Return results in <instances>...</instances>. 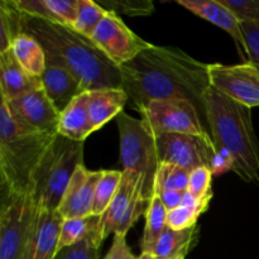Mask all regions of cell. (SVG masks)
I'll return each mask as SVG.
<instances>
[{
    "label": "cell",
    "mask_w": 259,
    "mask_h": 259,
    "mask_svg": "<svg viewBox=\"0 0 259 259\" xmlns=\"http://www.w3.org/2000/svg\"><path fill=\"white\" fill-rule=\"evenodd\" d=\"M120 75L121 88L137 110L154 100H187L199 109L205 120L209 65L180 48L153 45L120 66Z\"/></svg>",
    "instance_id": "6da1fadb"
},
{
    "label": "cell",
    "mask_w": 259,
    "mask_h": 259,
    "mask_svg": "<svg viewBox=\"0 0 259 259\" xmlns=\"http://www.w3.org/2000/svg\"><path fill=\"white\" fill-rule=\"evenodd\" d=\"M20 14L23 33L34 37L46 55L67 66L86 93L98 89H123L120 67L111 62L93 40L81 35L72 27Z\"/></svg>",
    "instance_id": "7a4b0ae2"
},
{
    "label": "cell",
    "mask_w": 259,
    "mask_h": 259,
    "mask_svg": "<svg viewBox=\"0 0 259 259\" xmlns=\"http://www.w3.org/2000/svg\"><path fill=\"white\" fill-rule=\"evenodd\" d=\"M205 120L217 149H224L235 162L243 181L259 185V141L252 109L210 86L204 95Z\"/></svg>",
    "instance_id": "3957f363"
},
{
    "label": "cell",
    "mask_w": 259,
    "mask_h": 259,
    "mask_svg": "<svg viewBox=\"0 0 259 259\" xmlns=\"http://www.w3.org/2000/svg\"><path fill=\"white\" fill-rule=\"evenodd\" d=\"M56 136L20 125L2 100L0 108V176L5 195L30 191L33 175Z\"/></svg>",
    "instance_id": "277c9868"
},
{
    "label": "cell",
    "mask_w": 259,
    "mask_h": 259,
    "mask_svg": "<svg viewBox=\"0 0 259 259\" xmlns=\"http://www.w3.org/2000/svg\"><path fill=\"white\" fill-rule=\"evenodd\" d=\"M82 161L83 142L71 141L57 134L33 175L29 192L35 205L57 211L66 189L77 167L83 164Z\"/></svg>",
    "instance_id": "5b68a950"
},
{
    "label": "cell",
    "mask_w": 259,
    "mask_h": 259,
    "mask_svg": "<svg viewBox=\"0 0 259 259\" xmlns=\"http://www.w3.org/2000/svg\"><path fill=\"white\" fill-rule=\"evenodd\" d=\"M120 138V161L123 171L136 172L143 179L144 199L149 201L153 195L154 177L158 168V159L154 148V137L143 125L141 119H136L121 111L116 116Z\"/></svg>",
    "instance_id": "8992f818"
},
{
    "label": "cell",
    "mask_w": 259,
    "mask_h": 259,
    "mask_svg": "<svg viewBox=\"0 0 259 259\" xmlns=\"http://www.w3.org/2000/svg\"><path fill=\"white\" fill-rule=\"evenodd\" d=\"M141 120L152 137L162 134L209 136L199 109L187 100H154L138 109Z\"/></svg>",
    "instance_id": "52a82bcc"
},
{
    "label": "cell",
    "mask_w": 259,
    "mask_h": 259,
    "mask_svg": "<svg viewBox=\"0 0 259 259\" xmlns=\"http://www.w3.org/2000/svg\"><path fill=\"white\" fill-rule=\"evenodd\" d=\"M35 205L30 192L5 195L0 212V259H23Z\"/></svg>",
    "instance_id": "ba28073f"
},
{
    "label": "cell",
    "mask_w": 259,
    "mask_h": 259,
    "mask_svg": "<svg viewBox=\"0 0 259 259\" xmlns=\"http://www.w3.org/2000/svg\"><path fill=\"white\" fill-rule=\"evenodd\" d=\"M154 148L158 163H174L189 172L200 167L210 169L217 151L210 134H162L154 137Z\"/></svg>",
    "instance_id": "9c48e42d"
},
{
    "label": "cell",
    "mask_w": 259,
    "mask_h": 259,
    "mask_svg": "<svg viewBox=\"0 0 259 259\" xmlns=\"http://www.w3.org/2000/svg\"><path fill=\"white\" fill-rule=\"evenodd\" d=\"M91 40L119 67L131 62L139 53L153 46L129 29L120 17L114 12H108L104 17L94 32Z\"/></svg>",
    "instance_id": "30bf717a"
},
{
    "label": "cell",
    "mask_w": 259,
    "mask_h": 259,
    "mask_svg": "<svg viewBox=\"0 0 259 259\" xmlns=\"http://www.w3.org/2000/svg\"><path fill=\"white\" fill-rule=\"evenodd\" d=\"M210 86L239 104L259 106V65L244 61L239 65H209Z\"/></svg>",
    "instance_id": "8fae6325"
},
{
    "label": "cell",
    "mask_w": 259,
    "mask_h": 259,
    "mask_svg": "<svg viewBox=\"0 0 259 259\" xmlns=\"http://www.w3.org/2000/svg\"><path fill=\"white\" fill-rule=\"evenodd\" d=\"M3 101L8 104L14 118L24 128L51 136L58 134L60 111L42 88L14 100Z\"/></svg>",
    "instance_id": "7c38bea8"
},
{
    "label": "cell",
    "mask_w": 259,
    "mask_h": 259,
    "mask_svg": "<svg viewBox=\"0 0 259 259\" xmlns=\"http://www.w3.org/2000/svg\"><path fill=\"white\" fill-rule=\"evenodd\" d=\"M101 175L103 171H90L83 164L77 167L57 209L62 219L93 215L96 186Z\"/></svg>",
    "instance_id": "4fadbf2b"
},
{
    "label": "cell",
    "mask_w": 259,
    "mask_h": 259,
    "mask_svg": "<svg viewBox=\"0 0 259 259\" xmlns=\"http://www.w3.org/2000/svg\"><path fill=\"white\" fill-rule=\"evenodd\" d=\"M62 222L57 211L37 206L23 259H55Z\"/></svg>",
    "instance_id": "5bb4252c"
},
{
    "label": "cell",
    "mask_w": 259,
    "mask_h": 259,
    "mask_svg": "<svg viewBox=\"0 0 259 259\" xmlns=\"http://www.w3.org/2000/svg\"><path fill=\"white\" fill-rule=\"evenodd\" d=\"M46 70L39 77L42 89L56 109L62 113L73 99L86 91L67 66L50 55H46Z\"/></svg>",
    "instance_id": "9a60e30c"
},
{
    "label": "cell",
    "mask_w": 259,
    "mask_h": 259,
    "mask_svg": "<svg viewBox=\"0 0 259 259\" xmlns=\"http://www.w3.org/2000/svg\"><path fill=\"white\" fill-rule=\"evenodd\" d=\"M176 3L197 17L225 30L235 40L239 50H242L243 55L245 56V43L242 25L234 14L220 0H177Z\"/></svg>",
    "instance_id": "2e32d148"
},
{
    "label": "cell",
    "mask_w": 259,
    "mask_h": 259,
    "mask_svg": "<svg viewBox=\"0 0 259 259\" xmlns=\"http://www.w3.org/2000/svg\"><path fill=\"white\" fill-rule=\"evenodd\" d=\"M42 88L38 77H33L20 66L12 50L0 53V94L3 100H14Z\"/></svg>",
    "instance_id": "e0dca14e"
},
{
    "label": "cell",
    "mask_w": 259,
    "mask_h": 259,
    "mask_svg": "<svg viewBox=\"0 0 259 259\" xmlns=\"http://www.w3.org/2000/svg\"><path fill=\"white\" fill-rule=\"evenodd\" d=\"M23 14L56 24L72 27L77 17L78 0H12Z\"/></svg>",
    "instance_id": "ac0fdd59"
},
{
    "label": "cell",
    "mask_w": 259,
    "mask_h": 259,
    "mask_svg": "<svg viewBox=\"0 0 259 259\" xmlns=\"http://www.w3.org/2000/svg\"><path fill=\"white\" fill-rule=\"evenodd\" d=\"M128 101L129 98L123 89L88 91V109L95 132L118 116Z\"/></svg>",
    "instance_id": "d6986e66"
},
{
    "label": "cell",
    "mask_w": 259,
    "mask_h": 259,
    "mask_svg": "<svg viewBox=\"0 0 259 259\" xmlns=\"http://www.w3.org/2000/svg\"><path fill=\"white\" fill-rule=\"evenodd\" d=\"M141 179L142 177L136 172L123 171V179H121L118 192L114 196L111 204L109 205L108 210L100 217V230L104 240L110 234L115 233L116 227L131 206L132 199Z\"/></svg>",
    "instance_id": "ffe728a7"
},
{
    "label": "cell",
    "mask_w": 259,
    "mask_h": 259,
    "mask_svg": "<svg viewBox=\"0 0 259 259\" xmlns=\"http://www.w3.org/2000/svg\"><path fill=\"white\" fill-rule=\"evenodd\" d=\"M95 132L88 109V93L73 99L67 108L60 113L58 134L76 142H85Z\"/></svg>",
    "instance_id": "44dd1931"
},
{
    "label": "cell",
    "mask_w": 259,
    "mask_h": 259,
    "mask_svg": "<svg viewBox=\"0 0 259 259\" xmlns=\"http://www.w3.org/2000/svg\"><path fill=\"white\" fill-rule=\"evenodd\" d=\"M13 55L33 77L39 78L46 70V52L40 43L27 33H20L12 43Z\"/></svg>",
    "instance_id": "7402d4cb"
},
{
    "label": "cell",
    "mask_w": 259,
    "mask_h": 259,
    "mask_svg": "<svg viewBox=\"0 0 259 259\" xmlns=\"http://www.w3.org/2000/svg\"><path fill=\"white\" fill-rule=\"evenodd\" d=\"M197 233V225L186 230H174L167 228L154 248L153 255L156 259H175L181 254L187 255L196 242Z\"/></svg>",
    "instance_id": "603a6c76"
},
{
    "label": "cell",
    "mask_w": 259,
    "mask_h": 259,
    "mask_svg": "<svg viewBox=\"0 0 259 259\" xmlns=\"http://www.w3.org/2000/svg\"><path fill=\"white\" fill-rule=\"evenodd\" d=\"M167 209L158 195H152L146 210V227L141 242L142 252L153 253L159 238L167 229Z\"/></svg>",
    "instance_id": "cb8c5ba5"
},
{
    "label": "cell",
    "mask_w": 259,
    "mask_h": 259,
    "mask_svg": "<svg viewBox=\"0 0 259 259\" xmlns=\"http://www.w3.org/2000/svg\"><path fill=\"white\" fill-rule=\"evenodd\" d=\"M99 228H100V217H96V215L63 219L61 224L58 250L82 242L94 230Z\"/></svg>",
    "instance_id": "d4e9b609"
},
{
    "label": "cell",
    "mask_w": 259,
    "mask_h": 259,
    "mask_svg": "<svg viewBox=\"0 0 259 259\" xmlns=\"http://www.w3.org/2000/svg\"><path fill=\"white\" fill-rule=\"evenodd\" d=\"M22 30V14L12 0L0 3V53L10 50L12 43Z\"/></svg>",
    "instance_id": "484cf974"
},
{
    "label": "cell",
    "mask_w": 259,
    "mask_h": 259,
    "mask_svg": "<svg viewBox=\"0 0 259 259\" xmlns=\"http://www.w3.org/2000/svg\"><path fill=\"white\" fill-rule=\"evenodd\" d=\"M190 172L174 163H159L154 177V192L168 191H187L189 189Z\"/></svg>",
    "instance_id": "4316f807"
},
{
    "label": "cell",
    "mask_w": 259,
    "mask_h": 259,
    "mask_svg": "<svg viewBox=\"0 0 259 259\" xmlns=\"http://www.w3.org/2000/svg\"><path fill=\"white\" fill-rule=\"evenodd\" d=\"M121 179H123V171H116V169L103 171L101 179L99 180L98 186H96L93 215L101 217L108 210L109 205L111 204L114 196L118 192Z\"/></svg>",
    "instance_id": "83f0119b"
},
{
    "label": "cell",
    "mask_w": 259,
    "mask_h": 259,
    "mask_svg": "<svg viewBox=\"0 0 259 259\" xmlns=\"http://www.w3.org/2000/svg\"><path fill=\"white\" fill-rule=\"evenodd\" d=\"M108 10L94 0H78L77 17L72 28L83 37L91 39L94 32L99 27Z\"/></svg>",
    "instance_id": "f1b7e54d"
},
{
    "label": "cell",
    "mask_w": 259,
    "mask_h": 259,
    "mask_svg": "<svg viewBox=\"0 0 259 259\" xmlns=\"http://www.w3.org/2000/svg\"><path fill=\"white\" fill-rule=\"evenodd\" d=\"M103 242V235L99 228L82 242L58 250L55 259H100L99 252Z\"/></svg>",
    "instance_id": "f546056e"
},
{
    "label": "cell",
    "mask_w": 259,
    "mask_h": 259,
    "mask_svg": "<svg viewBox=\"0 0 259 259\" xmlns=\"http://www.w3.org/2000/svg\"><path fill=\"white\" fill-rule=\"evenodd\" d=\"M98 3L108 12L131 17H146L154 12V4L151 0H100Z\"/></svg>",
    "instance_id": "4dcf8cb0"
},
{
    "label": "cell",
    "mask_w": 259,
    "mask_h": 259,
    "mask_svg": "<svg viewBox=\"0 0 259 259\" xmlns=\"http://www.w3.org/2000/svg\"><path fill=\"white\" fill-rule=\"evenodd\" d=\"M209 206H185L181 205L167 212V227L174 230H186L196 227L200 215Z\"/></svg>",
    "instance_id": "1f68e13d"
},
{
    "label": "cell",
    "mask_w": 259,
    "mask_h": 259,
    "mask_svg": "<svg viewBox=\"0 0 259 259\" xmlns=\"http://www.w3.org/2000/svg\"><path fill=\"white\" fill-rule=\"evenodd\" d=\"M239 23H259V0H220Z\"/></svg>",
    "instance_id": "d6a6232c"
},
{
    "label": "cell",
    "mask_w": 259,
    "mask_h": 259,
    "mask_svg": "<svg viewBox=\"0 0 259 259\" xmlns=\"http://www.w3.org/2000/svg\"><path fill=\"white\" fill-rule=\"evenodd\" d=\"M211 177L212 174L207 167H200L190 172L187 192L192 195L195 199H204L211 195Z\"/></svg>",
    "instance_id": "836d02e7"
},
{
    "label": "cell",
    "mask_w": 259,
    "mask_h": 259,
    "mask_svg": "<svg viewBox=\"0 0 259 259\" xmlns=\"http://www.w3.org/2000/svg\"><path fill=\"white\" fill-rule=\"evenodd\" d=\"M244 35V53L248 61L259 65V23H240Z\"/></svg>",
    "instance_id": "e575fe53"
},
{
    "label": "cell",
    "mask_w": 259,
    "mask_h": 259,
    "mask_svg": "<svg viewBox=\"0 0 259 259\" xmlns=\"http://www.w3.org/2000/svg\"><path fill=\"white\" fill-rule=\"evenodd\" d=\"M104 259H138V257H136L129 248L126 243V235L115 233L113 238V244Z\"/></svg>",
    "instance_id": "d590c367"
},
{
    "label": "cell",
    "mask_w": 259,
    "mask_h": 259,
    "mask_svg": "<svg viewBox=\"0 0 259 259\" xmlns=\"http://www.w3.org/2000/svg\"><path fill=\"white\" fill-rule=\"evenodd\" d=\"M234 159H233V157L227 151H224V149H217L214 157H212L210 171H211L212 176H218V175L225 174L228 171H234Z\"/></svg>",
    "instance_id": "8d00e7d4"
},
{
    "label": "cell",
    "mask_w": 259,
    "mask_h": 259,
    "mask_svg": "<svg viewBox=\"0 0 259 259\" xmlns=\"http://www.w3.org/2000/svg\"><path fill=\"white\" fill-rule=\"evenodd\" d=\"M187 191H174V190H168V191H161V192H154L156 195H158L161 201L163 202L164 207L167 209V211L169 210H174L176 207H180L182 205V200H184L185 194Z\"/></svg>",
    "instance_id": "74e56055"
},
{
    "label": "cell",
    "mask_w": 259,
    "mask_h": 259,
    "mask_svg": "<svg viewBox=\"0 0 259 259\" xmlns=\"http://www.w3.org/2000/svg\"><path fill=\"white\" fill-rule=\"evenodd\" d=\"M138 259H156V257L153 255V253H148V252H142L141 255H139Z\"/></svg>",
    "instance_id": "f35d334b"
},
{
    "label": "cell",
    "mask_w": 259,
    "mask_h": 259,
    "mask_svg": "<svg viewBox=\"0 0 259 259\" xmlns=\"http://www.w3.org/2000/svg\"><path fill=\"white\" fill-rule=\"evenodd\" d=\"M185 258H186V254H181V255H179V257L175 258V259H185Z\"/></svg>",
    "instance_id": "ab89813d"
}]
</instances>
